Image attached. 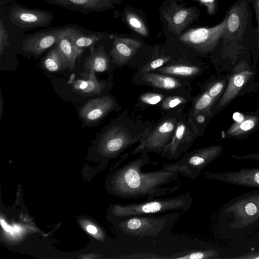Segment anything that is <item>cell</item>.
I'll return each mask as SVG.
<instances>
[{
  "instance_id": "d6a6232c",
  "label": "cell",
  "mask_w": 259,
  "mask_h": 259,
  "mask_svg": "<svg viewBox=\"0 0 259 259\" xmlns=\"http://www.w3.org/2000/svg\"><path fill=\"white\" fill-rule=\"evenodd\" d=\"M9 36L2 20H0V54L2 55L6 47L10 46Z\"/></svg>"
},
{
  "instance_id": "f546056e",
  "label": "cell",
  "mask_w": 259,
  "mask_h": 259,
  "mask_svg": "<svg viewBox=\"0 0 259 259\" xmlns=\"http://www.w3.org/2000/svg\"><path fill=\"white\" fill-rule=\"evenodd\" d=\"M258 118L254 116H248L243 119L234 122L227 131L229 136L243 135L251 130L256 124Z\"/></svg>"
},
{
  "instance_id": "44dd1931",
  "label": "cell",
  "mask_w": 259,
  "mask_h": 259,
  "mask_svg": "<svg viewBox=\"0 0 259 259\" xmlns=\"http://www.w3.org/2000/svg\"><path fill=\"white\" fill-rule=\"evenodd\" d=\"M180 62L179 60L166 64L155 72L189 79L194 78L202 72V68L199 66Z\"/></svg>"
},
{
  "instance_id": "603a6c76",
  "label": "cell",
  "mask_w": 259,
  "mask_h": 259,
  "mask_svg": "<svg viewBox=\"0 0 259 259\" xmlns=\"http://www.w3.org/2000/svg\"><path fill=\"white\" fill-rule=\"evenodd\" d=\"M73 27L68 33L62 36L57 44L67 68L70 70H74L76 59H79L81 56L74 46L71 38V33Z\"/></svg>"
},
{
  "instance_id": "484cf974",
  "label": "cell",
  "mask_w": 259,
  "mask_h": 259,
  "mask_svg": "<svg viewBox=\"0 0 259 259\" xmlns=\"http://www.w3.org/2000/svg\"><path fill=\"white\" fill-rule=\"evenodd\" d=\"M42 68L50 72H58L67 68L57 44L54 46L41 61Z\"/></svg>"
},
{
  "instance_id": "2e32d148",
  "label": "cell",
  "mask_w": 259,
  "mask_h": 259,
  "mask_svg": "<svg viewBox=\"0 0 259 259\" xmlns=\"http://www.w3.org/2000/svg\"><path fill=\"white\" fill-rule=\"evenodd\" d=\"M113 38L110 51L111 62L115 68L128 66L142 46V42L137 39L111 36Z\"/></svg>"
},
{
  "instance_id": "ffe728a7",
  "label": "cell",
  "mask_w": 259,
  "mask_h": 259,
  "mask_svg": "<svg viewBox=\"0 0 259 259\" xmlns=\"http://www.w3.org/2000/svg\"><path fill=\"white\" fill-rule=\"evenodd\" d=\"M192 99V88L170 91L159 105L160 111L163 115L173 110L184 109Z\"/></svg>"
},
{
  "instance_id": "8d00e7d4",
  "label": "cell",
  "mask_w": 259,
  "mask_h": 259,
  "mask_svg": "<svg viewBox=\"0 0 259 259\" xmlns=\"http://www.w3.org/2000/svg\"><path fill=\"white\" fill-rule=\"evenodd\" d=\"M258 26L257 46L259 49V0H252Z\"/></svg>"
},
{
  "instance_id": "d4e9b609",
  "label": "cell",
  "mask_w": 259,
  "mask_h": 259,
  "mask_svg": "<svg viewBox=\"0 0 259 259\" xmlns=\"http://www.w3.org/2000/svg\"><path fill=\"white\" fill-rule=\"evenodd\" d=\"M195 16V11L192 8H179L174 11L171 16H165V18L170 27L178 34Z\"/></svg>"
},
{
  "instance_id": "ab89813d",
  "label": "cell",
  "mask_w": 259,
  "mask_h": 259,
  "mask_svg": "<svg viewBox=\"0 0 259 259\" xmlns=\"http://www.w3.org/2000/svg\"><path fill=\"white\" fill-rule=\"evenodd\" d=\"M13 1H14V0H1V2L2 3L3 2L4 3H9L10 2H12Z\"/></svg>"
},
{
  "instance_id": "30bf717a",
  "label": "cell",
  "mask_w": 259,
  "mask_h": 259,
  "mask_svg": "<svg viewBox=\"0 0 259 259\" xmlns=\"http://www.w3.org/2000/svg\"><path fill=\"white\" fill-rule=\"evenodd\" d=\"M9 11L11 23L23 30L49 27L53 20L52 12L27 8L14 3Z\"/></svg>"
},
{
  "instance_id": "e0dca14e",
  "label": "cell",
  "mask_w": 259,
  "mask_h": 259,
  "mask_svg": "<svg viewBox=\"0 0 259 259\" xmlns=\"http://www.w3.org/2000/svg\"><path fill=\"white\" fill-rule=\"evenodd\" d=\"M94 71L84 70L71 84L73 92L84 96H100L113 86L111 80H100Z\"/></svg>"
},
{
  "instance_id": "4dcf8cb0",
  "label": "cell",
  "mask_w": 259,
  "mask_h": 259,
  "mask_svg": "<svg viewBox=\"0 0 259 259\" xmlns=\"http://www.w3.org/2000/svg\"><path fill=\"white\" fill-rule=\"evenodd\" d=\"M125 19L129 26L134 31L143 36H148L147 28L143 21L137 15L127 11L125 13Z\"/></svg>"
},
{
  "instance_id": "7402d4cb",
  "label": "cell",
  "mask_w": 259,
  "mask_h": 259,
  "mask_svg": "<svg viewBox=\"0 0 259 259\" xmlns=\"http://www.w3.org/2000/svg\"><path fill=\"white\" fill-rule=\"evenodd\" d=\"M90 55L87 58L83 68L84 70H92L95 72H105L111 67V61L103 46L98 49L95 47L90 49Z\"/></svg>"
},
{
  "instance_id": "e575fe53",
  "label": "cell",
  "mask_w": 259,
  "mask_h": 259,
  "mask_svg": "<svg viewBox=\"0 0 259 259\" xmlns=\"http://www.w3.org/2000/svg\"><path fill=\"white\" fill-rule=\"evenodd\" d=\"M207 8V11L210 15H214L215 13V0H197Z\"/></svg>"
},
{
  "instance_id": "3957f363",
  "label": "cell",
  "mask_w": 259,
  "mask_h": 259,
  "mask_svg": "<svg viewBox=\"0 0 259 259\" xmlns=\"http://www.w3.org/2000/svg\"><path fill=\"white\" fill-rule=\"evenodd\" d=\"M193 203L189 192L165 198H152L140 202L116 204L111 209L113 218L117 221L133 216H150L166 212L187 211Z\"/></svg>"
},
{
  "instance_id": "f35d334b",
  "label": "cell",
  "mask_w": 259,
  "mask_h": 259,
  "mask_svg": "<svg viewBox=\"0 0 259 259\" xmlns=\"http://www.w3.org/2000/svg\"><path fill=\"white\" fill-rule=\"evenodd\" d=\"M1 116L2 117V112H3V97H2V93L1 92Z\"/></svg>"
},
{
  "instance_id": "ac0fdd59",
  "label": "cell",
  "mask_w": 259,
  "mask_h": 259,
  "mask_svg": "<svg viewBox=\"0 0 259 259\" xmlns=\"http://www.w3.org/2000/svg\"><path fill=\"white\" fill-rule=\"evenodd\" d=\"M48 3L83 14L112 9L117 0H45Z\"/></svg>"
},
{
  "instance_id": "74e56055",
  "label": "cell",
  "mask_w": 259,
  "mask_h": 259,
  "mask_svg": "<svg viewBox=\"0 0 259 259\" xmlns=\"http://www.w3.org/2000/svg\"><path fill=\"white\" fill-rule=\"evenodd\" d=\"M87 230L91 234H96L97 233V228L92 225H89L87 227Z\"/></svg>"
},
{
  "instance_id": "9a60e30c",
  "label": "cell",
  "mask_w": 259,
  "mask_h": 259,
  "mask_svg": "<svg viewBox=\"0 0 259 259\" xmlns=\"http://www.w3.org/2000/svg\"><path fill=\"white\" fill-rule=\"evenodd\" d=\"M207 179L239 186L259 188V167L243 168L224 172H205Z\"/></svg>"
},
{
  "instance_id": "5b68a950",
  "label": "cell",
  "mask_w": 259,
  "mask_h": 259,
  "mask_svg": "<svg viewBox=\"0 0 259 259\" xmlns=\"http://www.w3.org/2000/svg\"><path fill=\"white\" fill-rule=\"evenodd\" d=\"M183 112L184 109H176L163 115L153 123L142 140L131 151V154L135 155L144 152L160 154L170 141Z\"/></svg>"
},
{
  "instance_id": "8992f818",
  "label": "cell",
  "mask_w": 259,
  "mask_h": 259,
  "mask_svg": "<svg viewBox=\"0 0 259 259\" xmlns=\"http://www.w3.org/2000/svg\"><path fill=\"white\" fill-rule=\"evenodd\" d=\"M222 210L233 215L230 227L233 229H243L259 219V190L240 195L226 202Z\"/></svg>"
},
{
  "instance_id": "836d02e7",
  "label": "cell",
  "mask_w": 259,
  "mask_h": 259,
  "mask_svg": "<svg viewBox=\"0 0 259 259\" xmlns=\"http://www.w3.org/2000/svg\"><path fill=\"white\" fill-rule=\"evenodd\" d=\"M124 258H142V259H168V256L155 254L149 253H143L136 254H131L121 257Z\"/></svg>"
},
{
  "instance_id": "52a82bcc",
  "label": "cell",
  "mask_w": 259,
  "mask_h": 259,
  "mask_svg": "<svg viewBox=\"0 0 259 259\" xmlns=\"http://www.w3.org/2000/svg\"><path fill=\"white\" fill-rule=\"evenodd\" d=\"M223 149L219 145L196 149L185 153L175 163L180 175L194 180L206 166L220 156Z\"/></svg>"
},
{
  "instance_id": "9c48e42d",
  "label": "cell",
  "mask_w": 259,
  "mask_h": 259,
  "mask_svg": "<svg viewBox=\"0 0 259 259\" xmlns=\"http://www.w3.org/2000/svg\"><path fill=\"white\" fill-rule=\"evenodd\" d=\"M197 137L188 122L186 113L183 112L170 141L160 156L169 160L179 159L193 145Z\"/></svg>"
},
{
  "instance_id": "83f0119b",
  "label": "cell",
  "mask_w": 259,
  "mask_h": 259,
  "mask_svg": "<svg viewBox=\"0 0 259 259\" xmlns=\"http://www.w3.org/2000/svg\"><path fill=\"white\" fill-rule=\"evenodd\" d=\"M219 252L212 248L183 251L168 256V259H221Z\"/></svg>"
},
{
  "instance_id": "f1b7e54d",
  "label": "cell",
  "mask_w": 259,
  "mask_h": 259,
  "mask_svg": "<svg viewBox=\"0 0 259 259\" xmlns=\"http://www.w3.org/2000/svg\"><path fill=\"white\" fill-rule=\"evenodd\" d=\"M178 61L169 55H160L153 58L141 65L137 69L136 74L155 72L157 69L171 62Z\"/></svg>"
},
{
  "instance_id": "d590c367",
  "label": "cell",
  "mask_w": 259,
  "mask_h": 259,
  "mask_svg": "<svg viewBox=\"0 0 259 259\" xmlns=\"http://www.w3.org/2000/svg\"><path fill=\"white\" fill-rule=\"evenodd\" d=\"M228 259H259V250L251 251L246 254L230 257H221Z\"/></svg>"
},
{
  "instance_id": "7a4b0ae2",
  "label": "cell",
  "mask_w": 259,
  "mask_h": 259,
  "mask_svg": "<svg viewBox=\"0 0 259 259\" xmlns=\"http://www.w3.org/2000/svg\"><path fill=\"white\" fill-rule=\"evenodd\" d=\"M153 124L149 120H135L126 108L96 133L97 139L105 155L113 157L118 156L140 142Z\"/></svg>"
},
{
  "instance_id": "4fadbf2b",
  "label": "cell",
  "mask_w": 259,
  "mask_h": 259,
  "mask_svg": "<svg viewBox=\"0 0 259 259\" xmlns=\"http://www.w3.org/2000/svg\"><path fill=\"white\" fill-rule=\"evenodd\" d=\"M132 82L136 85H145L166 91L190 89V79L173 76L156 72L135 73Z\"/></svg>"
},
{
  "instance_id": "277c9868",
  "label": "cell",
  "mask_w": 259,
  "mask_h": 259,
  "mask_svg": "<svg viewBox=\"0 0 259 259\" xmlns=\"http://www.w3.org/2000/svg\"><path fill=\"white\" fill-rule=\"evenodd\" d=\"M180 211L150 216H133L117 221L120 233L128 237H157L165 235L180 217Z\"/></svg>"
},
{
  "instance_id": "6da1fadb",
  "label": "cell",
  "mask_w": 259,
  "mask_h": 259,
  "mask_svg": "<svg viewBox=\"0 0 259 259\" xmlns=\"http://www.w3.org/2000/svg\"><path fill=\"white\" fill-rule=\"evenodd\" d=\"M149 162L148 153H142L117 170L113 176L114 193L122 199H150L172 193L179 189L180 172L175 163H165L157 170L143 171V167Z\"/></svg>"
},
{
  "instance_id": "d6986e66",
  "label": "cell",
  "mask_w": 259,
  "mask_h": 259,
  "mask_svg": "<svg viewBox=\"0 0 259 259\" xmlns=\"http://www.w3.org/2000/svg\"><path fill=\"white\" fill-rule=\"evenodd\" d=\"M247 11L244 3L239 2L233 6L227 16L226 29L223 37L227 40L238 39L245 28Z\"/></svg>"
},
{
  "instance_id": "8fae6325",
  "label": "cell",
  "mask_w": 259,
  "mask_h": 259,
  "mask_svg": "<svg viewBox=\"0 0 259 259\" xmlns=\"http://www.w3.org/2000/svg\"><path fill=\"white\" fill-rule=\"evenodd\" d=\"M121 109L118 101L111 94H106L87 102L79 111V117L85 125L99 123L110 113Z\"/></svg>"
},
{
  "instance_id": "5bb4252c",
  "label": "cell",
  "mask_w": 259,
  "mask_h": 259,
  "mask_svg": "<svg viewBox=\"0 0 259 259\" xmlns=\"http://www.w3.org/2000/svg\"><path fill=\"white\" fill-rule=\"evenodd\" d=\"M253 75L245 61H241L233 68L227 89L218 103L212 109V114L220 112L238 95Z\"/></svg>"
},
{
  "instance_id": "4316f807",
  "label": "cell",
  "mask_w": 259,
  "mask_h": 259,
  "mask_svg": "<svg viewBox=\"0 0 259 259\" xmlns=\"http://www.w3.org/2000/svg\"><path fill=\"white\" fill-rule=\"evenodd\" d=\"M170 91L155 89L140 94L136 106L144 109L150 106L159 105Z\"/></svg>"
},
{
  "instance_id": "7c38bea8",
  "label": "cell",
  "mask_w": 259,
  "mask_h": 259,
  "mask_svg": "<svg viewBox=\"0 0 259 259\" xmlns=\"http://www.w3.org/2000/svg\"><path fill=\"white\" fill-rule=\"evenodd\" d=\"M73 27L72 25L56 27L46 31L35 33L23 41L22 49L26 53L39 56L56 45Z\"/></svg>"
},
{
  "instance_id": "ba28073f",
  "label": "cell",
  "mask_w": 259,
  "mask_h": 259,
  "mask_svg": "<svg viewBox=\"0 0 259 259\" xmlns=\"http://www.w3.org/2000/svg\"><path fill=\"white\" fill-rule=\"evenodd\" d=\"M225 18L218 25L210 28L200 27L191 29L179 37L185 45L201 53L212 51L223 37L226 29Z\"/></svg>"
},
{
  "instance_id": "cb8c5ba5",
  "label": "cell",
  "mask_w": 259,
  "mask_h": 259,
  "mask_svg": "<svg viewBox=\"0 0 259 259\" xmlns=\"http://www.w3.org/2000/svg\"><path fill=\"white\" fill-rule=\"evenodd\" d=\"M71 35L74 45L81 56L85 49L94 47L103 36L100 32L84 33L75 27L71 31Z\"/></svg>"
},
{
  "instance_id": "1f68e13d",
  "label": "cell",
  "mask_w": 259,
  "mask_h": 259,
  "mask_svg": "<svg viewBox=\"0 0 259 259\" xmlns=\"http://www.w3.org/2000/svg\"><path fill=\"white\" fill-rule=\"evenodd\" d=\"M226 84V80L213 81L208 83L204 89L216 101L222 95Z\"/></svg>"
}]
</instances>
